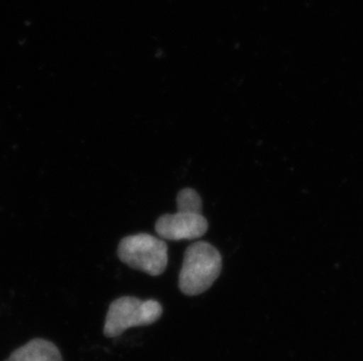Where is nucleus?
Masks as SVG:
<instances>
[{
    "label": "nucleus",
    "mask_w": 363,
    "mask_h": 361,
    "mask_svg": "<svg viewBox=\"0 0 363 361\" xmlns=\"http://www.w3.org/2000/svg\"><path fill=\"white\" fill-rule=\"evenodd\" d=\"M118 257L132 269L160 276L167 268V244L148 234L127 236L119 243Z\"/></svg>",
    "instance_id": "nucleus-3"
},
{
    "label": "nucleus",
    "mask_w": 363,
    "mask_h": 361,
    "mask_svg": "<svg viewBox=\"0 0 363 361\" xmlns=\"http://www.w3.org/2000/svg\"><path fill=\"white\" fill-rule=\"evenodd\" d=\"M175 214L160 216L155 223L159 237L167 241L200 239L208 230V222L202 215V201L194 189L186 188L177 196Z\"/></svg>",
    "instance_id": "nucleus-1"
},
{
    "label": "nucleus",
    "mask_w": 363,
    "mask_h": 361,
    "mask_svg": "<svg viewBox=\"0 0 363 361\" xmlns=\"http://www.w3.org/2000/svg\"><path fill=\"white\" fill-rule=\"evenodd\" d=\"M223 259L218 249L207 242L193 243L185 251L179 289L186 296H198L219 278Z\"/></svg>",
    "instance_id": "nucleus-2"
},
{
    "label": "nucleus",
    "mask_w": 363,
    "mask_h": 361,
    "mask_svg": "<svg viewBox=\"0 0 363 361\" xmlns=\"http://www.w3.org/2000/svg\"><path fill=\"white\" fill-rule=\"evenodd\" d=\"M162 314V304L157 300L121 297L110 305L104 326V334L108 338L119 337L130 327L153 324L159 321Z\"/></svg>",
    "instance_id": "nucleus-4"
},
{
    "label": "nucleus",
    "mask_w": 363,
    "mask_h": 361,
    "mask_svg": "<svg viewBox=\"0 0 363 361\" xmlns=\"http://www.w3.org/2000/svg\"><path fill=\"white\" fill-rule=\"evenodd\" d=\"M6 361H64L58 348L51 341L33 339L17 348Z\"/></svg>",
    "instance_id": "nucleus-5"
}]
</instances>
